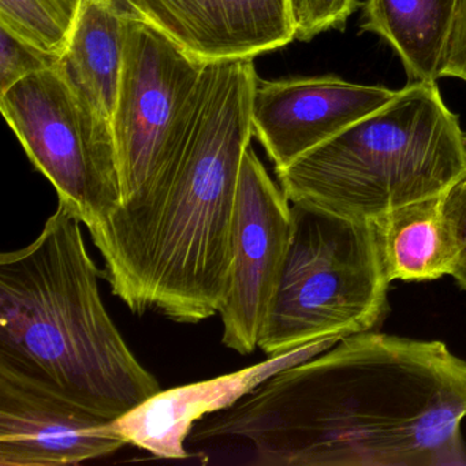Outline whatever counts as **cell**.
<instances>
[{"label":"cell","instance_id":"obj_1","mask_svg":"<svg viewBox=\"0 0 466 466\" xmlns=\"http://www.w3.org/2000/svg\"><path fill=\"white\" fill-rule=\"evenodd\" d=\"M465 419L466 361L368 331L275 373L189 441L242 439L263 466L466 465Z\"/></svg>","mask_w":466,"mask_h":466},{"label":"cell","instance_id":"obj_12","mask_svg":"<svg viewBox=\"0 0 466 466\" xmlns=\"http://www.w3.org/2000/svg\"><path fill=\"white\" fill-rule=\"evenodd\" d=\"M335 340H318L228 375L160 390L114 420V428L127 444L146 450L154 457L185 460L189 457L185 443L200 420L231 408L275 373L316 356L321 346Z\"/></svg>","mask_w":466,"mask_h":466},{"label":"cell","instance_id":"obj_15","mask_svg":"<svg viewBox=\"0 0 466 466\" xmlns=\"http://www.w3.org/2000/svg\"><path fill=\"white\" fill-rule=\"evenodd\" d=\"M458 0H367L361 31L378 35L400 56L411 81L436 83Z\"/></svg>","mask_w":466,"mask_h":466},{"label":"cell","instance_id":"obj_13","mask_svg":"<svg viewBox=\"0 0 466 466\" xmlns=\"http://www.w3.org/2000/svg\"><path fill=\"white\" fill-rule=\"evenodd\" d=\"M443 198L414 201L370 220L390 283L428 282L451 275L455 247Z\"/></svg>","mask_w":466,"mask_h":466},{"label":"cell","instance_id":"obj_17","mask_svg":"<svg viewBox=\"0 0 466 466\" xmlns=\"http://www.w3.org/2000/svg\"><path fill=\"white\" fill-rule=\"evenodd\" d=\"M296 40L310 42L327 31H345L360 0H289Z\"/></svg>","mask_w":466,"mask_h":466},{"label":"cell","instance_id":"obj_19","mask_svg":"<svg viewBox=\"0 0 466 466\" xmlns=\"http://www.w3.org/2000/svg\"><path fill=\"white\" fill-rule=\"evenodd\" d=\"M443 206L455 247L451 277L466 291V176L444 193Z\"/></svg>","mask_w":466,"mask_h":466},{"label":"cell","instance_id":"obj_18","mask_svg":"<svg viewBox=\"0 0 466 466\" xmlns=\"http://www.w3.org/2000/svg\"><path fill=\"white\" fill-rule=\"evenodd\" d=\"M59 58L39 50L0 25V94L28 76L53 69Z\"/></svg>","mask_w":466,"mask_h":466},{"label":"cell","instance_id":"obj_2","mask_svg":"<svg viewBox=\"0 0 466 466\" xmlns=\"http://www.w3.org/2000/svg\"><path fill=\"white\" fill-rule=\"evenodd\" d=\"M258 77L253 59L207 64L176 165L148 211L103 258V277L132 312L155 309L187 324L219 313Z\"/></svg>","mask_w":466,"mask_h":466},{"label":"cell","instance_id":"obj_4","mask_svg":"<svg viewBox=\"0 0 466 466\" xmlns=\"http://www.w3.org/2000/svg\"><path fill=\"white\" fill-rule=\"evenodd\" d=\"M466 176V137L436 83L411 81L386 106L282 170L291 204L373 220L444 195Z\"/></svg>","mask_w":466,"mask_h":466},{"label":"cell","instance_id":"obj_3","mask_svg":"<svg viewBox=\"0 0 466 466\" xmlns=\"http://www.w3.org/2000/svg\"><path fill=\"white\" fill-rule=\"evenodd\" d=\"M83 223L58 204L0 255V365L116 420L159 392L103 304Z\"/></svg>","mask_w":466,"mask_h":466},{"label":"cell","instance_id":"obj_6","mask_svg":"<svg viewBox=\"0 0 466 466\" xmlns=\"http://www.w3.org/2000/svg\"><path fill=\"white\" fill-rule=\"evenodd\" d=\"M208 62L146 21L127 15L125 56L113 125L122 208L89 230L102 255L148 211L178 159Z\"/></svg>","mask_w":466,"mask_h":466},{"label":"cell","instance_id":"obj_9","mask_svg":"<svg viewBox=\"0 0 466 466\" xmlns=\"http://www.w3.org/2000/svg\"><path fill=\"white\" fill-rule=\"evenodd\" d=\"M114 420L0 365V466L80 465L127 446Z\"/></svg>","mask_w":466,"mask_h":466},{"label":"cell","instance_id":"obj_16","mask_svg":"<svg viewBox=\"0 0 466 466\" xmlns=\"http://www.w3.org/2000/svg\"><path fill=\"white\" fill-rule=\"evenodd\" d=\"M80 6L81 0H0V25L61 58Z\"/></svg>","mask_w":466,"mask_h":466},{"label":"cell","instance_id":"obj_14","mask_svg":"<svg viewBox=\"0 0 466 466\" xmlns=\"http://www.w3.org/2000/svg\"><path fill=\"white\" fill-rule=\"evenodd\" d=\"M127 13L119 0H81L58 67L100 113L113 118L125 56Z\"/></svg>","mask_w":466,"mask_h":466},{"label":"cell","instance_id":"obj_7","mask_svg":"<svg viewBox=\"0 0 466 466\" xmlns=\"http://www.w3.org/2000/svg\"><path fill=\"white\" fill-rule=\"evenodd\" d=\"M0 110L32 165L88 230L122 208L118 154L110 119L58 67L0 94Z\"/></svg>","mask_w":466,"mask_h":466},{"label":"cell","instance_id":"obj_10","mask_svg":"<svg viewBox=\"0 0 466 466\" xmlns=\"http://www.w3.org/2000/svg\"><path fill=\"white\" fill-rule=\"evenodd\" d=\"M397 91L338 76L256 80L252 127L275 171L386 106Z\"/></svg>","mask_w":466,"mask_h":466},{"label":"cell","instance_id":"obj_5","mask_svg":"<svg viewBox=\"0 0 466 466\" xmlns=\"http://www.w3.org/2000/svg\"><path fill=\"white\" fill-rule=\"evenodd\" d=\"M293 234L258 348L271 356L376 331L390 280L370 220L291 204Z\"/></svg>","mask_w":466,"mask_h":466},{"label":"cell","instance_id":"obj_8","mask_svg":"<svg viewBox=\"0 0 466 466\" xmlns=\"http://www.w3.org/2000/svg\"><path fill=\"white\" fill-rule=\"evenodd\" d=\"M293 225L290 201L250 146L239 171L230 283L219 309L223 345L237 353L250 354L258 348Z\"/></svg>","mask_w":466,"mask_h":466},{"label":"cell","instance_id":"obj_20","mask_svg":"<svg viewBox=\"0 0 466 466\" xmlns=\"http://www.w3.org/2000/svg\"><path fill=\"white\" fill-rule=\"evenodd\" d=\"M460 78L466 83V0H458L449 36L441 56V78Z\"/></svg>","mask_w":466,"mask_h":466},{"label":"cell","instance_id":"obj_21","mask_svg":"<svg viewBox=\"0 0 466 466\" xmlns=\"http://www.w3.org/2000/svg\"><path fill=\"white\" fill-rule=\"evenodd\" d=\"M465 137H466V135H465Z\"/></svg>","mask_w":466,"mask_h":466},{"label":"cell","instance_id":"obj_11","mask_svg":"<svg viewBox=\"0 0 466 466\" xmlns=\"http://www.w3.org/2000/svg\"><path fill=\"white\" fill-rule=\"evenodd\" d=\"M204 62L255 59L296 40L289 0H119Z\"/></svg>","mask_w":466,"mask_h":466}]
</instances>
